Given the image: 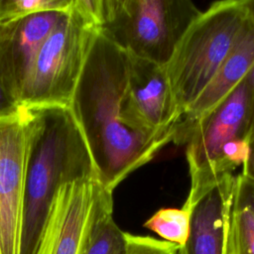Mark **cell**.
Returning a JSON list of instances; mask_svg holds the SVG:
<instances>
[{
    "label": "cell",
    "mask_w": 254,
    "mask_h": 254,
    "mask_svg": "<svg viewBox=\"0 0 254 254\" xmlns=\"http://www.w3.org/2000/svg\"><path fill=\"white\" fill-rule=\"evenodd\" d=\"M128 71L129 56L99 32L70 104L98 180L111 191L173 143L176 133H143L126 126L123 100Z\"/></svg>",
    "instance_id": "cell-1"
},
{
    "label": "cell",
    "mask_w": 254,
    "mask_h": 254,
    "mask_svg": "<svg viewBox=\"0 0 254 254\" xmlns=\"http://www.w3.org/2000/svg\"><path fill=\"white\" fill-rule=\"evenodd\" d=\"M28 110L20 254H38L59 190L65 184L98 176L85 138L70 108Z\"/></svg>",
    "instance_id": "cell-2"
},
{
    "label": "cell",
    "mask_w": 254,
    "mask_h": 254,
    "mask_svg": "<svg viewBox=\"0 0 254 254\" xmlns=\"http://www.w3.org/2000/svg\"><path fill=\"white\" fill-rule=\"evenodd\" d=\"M251 93L246 77L190 133L186 142L190 188L183 207L194 205L225 176L243 167L251 145Z\"/></svg>",
    "instance_id": "cell-3"
},
{
    "label": "cell",
    "mask_w": 254,
    "mask_h": 254,
    "mask_svg": "<svg viewBox=\"0 0 254 254\" xmlns=\"http://www.w3.org/2000/svg\"><path fill=\"white\" fill-rule=\"evenodd\" d=\"M248 19L243 0L213 2L191 23L165 65L180 120L212 80Z\"/></svg>",
    "instance_id": "cell-4"
},
{
    "label": "cell",
    "mask_w": 254,
    "mask_h": 254,
    "mask_svg": "<svg viewBox=\"0 0 254 254\" xmlns=\"http://www.w3.org/2000/svg\"><path fill=\"white\" fill-rule=\"evenodd\" d=\"M201 12L190 0H102L99 32L127 55L166 65Z\"/></svg>",
    "instance_id": "cell-5"
},
{
    "label": "cell",
    "mask_w": 254,
    "mask_h": 254,
    "mask_svg": "<svg viewBox=\"0 0 254 254\" xmlns=\"http://www.w3.org/2000/svg\"><path fill=\"white\" fill-rule=\"evenodd\" d=\"M99 33L96 23L72 0L42 45L21 105L70 108L78 80Z\"/></svg>",
    "instance_id": "cell-6"
},
{
    "label": "cell",
    "mask_w": 254,
    "mask_h": 254,
    "mask_svg": "<svg viewBox=\"0 0 254 254\" xmlns=\"http://www.w3.org/2000/svg\"><path fill=\"white\" fill-rule=\"evenodd\" d=\"M98 178L64 185L55 197L38 254H81L93 223L112 198Z\"/></svg>",
    "instance_id": "cell-7"
},
{
    "label": "cell",
    "mask_w": 254,
    "mask_h": 254,
    "mask_svg": "<svg viewBox=\"0 0 254 254\" xmlns=\"http://www.w3.org/2000/svg\"><path fill=\"white\" fill-rule=\"evenodd\" d=\"M29 110L0 119V254H20Z\"/></svg>",
    "instance_id": "cell-8"
},
{
    "label": "cell",
    "mask_w": 254,
    "mask_h": 254,
    "mask_svg": "<svg viewBox=\"0 0 254 254\" xmlns=\"http://www.w3.org/2000/svg\"><path fill=\"white\" fill-rule=\"evenodd\" d=\"M123 120L143 133L176 131L180 117L165 65L129 56Z\"/></svg>",
    "instance_id": "cell-9"
},
{
    "label": "cell",
    "mask_w": 254,
    "mask_h": 254,
    "mask_svg": "<svg viewBox=\"0 0 254 254\" xmlns=\"http://www.w3.org/2000/svg\"><path fill=\"white\" fill-rule=\"evenodd\" d=\"M63 13L41 12L0 24V82L20 104L36 57Z\"/></svg>",
    "instance_id": "cell-10"
},
{
    "label": "cell",
    "mask_w": 254,
    "mask_h": 254,
    "mask_svg": "<svg viewBox=\"0 0 254 254\" xmlns=\"http://www.w3.org/2000/svg\"><path fill=\"white\" fill-rule=\"evenodd\" d=\"M254 64V22L249 18L228 57L196 100L176 125L173 143L186 145L193 129L210 115L240 84Z\"/></svg>",
    "instance_id": "cell-11"
},
{
    "label": "cell",
    "mask_w": 254,
    "mask_h": 254,
    "mask_svg": "<svg viewBox=\"0 0 254 254\" xmlns=\"http://www.w3.org/2000/svg\"><path fill=\"white\" fill-rule=\"evenodd\" d=\"M236 176H225L194 205L188 241L181 254H228L227 238Z\"/></svg>",
    "instance_id": "cell-12"
},
{
    "label": "cell",
    "mask_w": 254,
    "mask_h": 254,
    "mask_svg": "<svg viewBox=\"0 0 254 254\" xmlns=\"http://www.w3.org/2000/svg\"><path fill=\"white\" fill-rule=\"evenodd\" d=\"M113 198L101 207L81 254H126L127 241L112 216Z\"/></svg>",
    "instance_id": "cell-13"
},
{
    "label": "cell",
    "mask_w": 254,
    "mask_h": 254,
    "mask_svg": "<svg viewBox=\"0 0 254 254\" xmlns=\"http://www.w3.org/2000/svg\"><path fill=\"white\" fill-rule=\"evenodd\" d=\"M191 211L185 207H163L148 218L143 226L163 240L184 247L188 241Z\"/></svg>",
    "instance_id": "cell-14"
},
{
    "label": "cell",
    "mask_w": 254,
    "mask_h": 254,
    "mask_svg": "<svg viewBox=\"0 0 254 254\" xmlns=\"http://www.w3.org/2000/svg\"><path fill=\"white\" fill-rule=\"evenodd\" d=\"M227 250L228 254H254V213L248 206L239 203L235 197L229 223Z\"/></svg>",
    "instance_id": "cell-15"
},
{
    "label": "cell",
    "mask_w": 254,
    "mask_h": 254,
    "mask_svg": "<svg viewBox=\"0 0 254 254\" xmlns=\"http://www.w3.org/2000/svg\"><path fill=\"white\" fill-rule=\"evenodd\" d=\"M71 3L72 0H0V24L41 12H65Z\"/></svg>",
    "instance_id": "cell-16"
},
{
    "label": "cell",
    "mask_w": 254,
    "mask_h": 254,
    "mask_svg": "<svg viewBox=\"0 0 254 254\" xmlns=\"http://www.w3.org/2000/svg\"><path fill=\"white\" fill-rule=\"evenodd\" d=\"M127 241L126 254H178L180 246L156 239L151 236L135 235L125 232Z\"/></svg>",
    "instance_id": "cell-17"
},
{
    "label": "cell",
    "mask_w": 254,
    "mask_h": 254,
    "mask_svg": "<svg viewBox=\"0 0 254 254\" xmlns=\"http://www.w3.org/2000/svg\"><path fill=\"white\" fill-rule=\"evenodd\" d=\"M236 200L248 206L254 213V180L244 174L236 176Z\"/></svg>",
    "instance_id": "cell-18"
},
{
    "label": "cell",
    "mask_w": 254,
    "mask_h": 254,
    "mask_svg": "<svg viewBox=\"0 0 254 254\" xmlns=\"http://www.w3.org/2000/svg\"><path fill=\"white\" fill-rule=\"evenodd\" d=\"M23 106L13 97L0 82V119L7 118L18 114Z\"/></svg>",
    "instance_id": "cell-19"
},
{
    "label": "cell",
    "mask_w": 254,
    "mask_h": 254,
    "mask_svg": "<svg viewBox=\"0 0 254 254\" xmlns=\"http://www.w3.org/2000/svg\"><path fill=\"white\" fill-rule=\"evenodd\" d=\"M246 79L249 83L250 93H251V129H250V136L251 142L254 140V64L249 70L248 74L246 75Z\"/></svg>",
    "instance_id": "cell-20"
},
{
    "label": "cell",
    "mask_w": 254,
    "mask_h": 254,
    "mask_svg": "<svg viewBox=\"0 0 254 254\" xmlns=\"http://www.w3.org/2000/svg\"><path fill=\"white\" fill-rule=\"evenodd\" d=\"M241 174H244L254 180V140L251 142L249 156L246 164L242 167Z\"/></svg>",
    "instance_id": "cell-21"
},
{
    "label": "cell",
    "mask_w": 254,
    "mask_h": 254,
    "mask_svg": "<svg viewBox=\"0 0 254 254\" xmlns=\"http://www.w3.org/2000/svg\"><path fill=\"white\" fill-rule=\"evenodd\" d=\"M249 18L254 22V0H243Z\"/></svg>",
    "instance_id": "cell-22"
},
{
    "label": "cell",
    "mask_w": 254,
    "mask_h": 254,
    "mask_svg": "<svg viewBox=\"0 0 254 254\" xmlns=\"http://www.w3.org/2000/svg\"><path fill=\"white\" fill-rule=\"evenodd\" d=\"M178 254H181V252H180V249H179V252H178Z\"/></svg>",
    "instance_id": "cell-23"
}]
</instances>
